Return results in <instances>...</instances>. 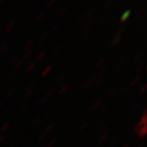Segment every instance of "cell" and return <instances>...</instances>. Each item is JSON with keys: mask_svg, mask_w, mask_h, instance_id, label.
Listing matches in <instances>:
<instances>
[{"mask_svg": "<svg viewBox=\"0 0 147 147\" xmlns=\"http://www.w3.org/2000/svg\"><path fill=\"white\" fill-rule=\"evenodd\" d=\"M109 16V13H106L105 14H103L101 20H100V23H103L104 22H106V20L107 19V17Z\"/></svg>", "mask_w": 147, "mask_h": 147, "instance_id": "ba28073f", "label": "cell"}, {"mask_svg": "<svg viewBox=\"0 0 147 147\" xmlns=\"http://www.w3.org/2000/svg\"><path fill=\"white\" fill-rule=\"evenodd\" d=\"M24 1V0H17L16 1V5H19V4H22V2Z\"/></svg>", "mask_w": 147, "mask_h": 147, "instance_id": "4fadbf2b", "label": "cell"}, {"mask_svg": "<svg viewBox=\"0 0 147 147\" xmlns=\"http://www.w3.org/2000/svg\"><path fill=\"white\" fill-rule=\"evenodd\" d=\"M114 1V0H107V2L105 3V5H104V8L105 9H108L110 7V5L113 4V2Z\"/></svg>", "mask_w": 147, "mask_h": 147, "instance_id": "8992f818", "label": "cell"}, {"mask_svg": "<svg viewBox=\"0 0 147 147\" xmlns=\"http://www.w3.org/2000/svg\"><path fill=\"white\" fill-rule=\"evenodd\" d=\"M130 14H131V11H130V10H128V11H126V12L121 16V18H120V22H121V23L125 22L126 20H127L129 19V17L130 16Z\"/></svg>", "mask_w": 147, "mask_h": 147, "instance_id": "6da1fadb", "label": "cell"}, {"mask_svg": "<svg viewBox=\"0 0 147 147\" xmlns=\"http://www.w3.org/2000/svg\"><path fill=\"white\" fill-rule=\"evenodd\" d=\"M93 13H94V8H90V9L88 10V12H87L84 15H83V16H84V18H89L90 16L92 15Z\"/></svg>", "mask_w": 147, "mask_h": 147, "instance_id": "5b68a950", "label": "cell"}, {"mask_svg": "<svg viewBox=\"0 0 147 147\" xmlns=\"http://www.w3.org/2000/svg\"><path fill=\"white\" fill-rule=\"evenodd\" d=\"M13 25H14V22H11L9 24H8V26H7V28H6V30H9L10 28H12L13 27Z\"/></svg>", "mask_w": 147, "mask_h": 147, "instance_id": "9c48e42d", "label": "cell"}, {"mask_svg": "<svg viewBox=\"0 0 147 147\" xmlns=\"http://www.w3.org/2000/svg\"><path fill=\"white\" fill-rule=\"evenodd\" d=\"M5 1H6V0H0V6L3 5L5 3Z\"/></svg>", "mask_w": 147, "mask_h": 147, "instance_id": "7c38bea8", "label": "cell"}, {"mask_svg": "<svg viewBox=\"0 0 147 147\" xmlns=\"http://www.w3.org/2000/svg\"><path fill=\"white\" fill-rule=\"evenodd\" d=\"M67 5H64L63 6L61 9H60V11H59V16H63L64 15V13L67 11Z\"/></svg>", "mask_w": 147, "mask_h": 147, "instance_id": "277c9868", "label": "cell"}, {"mask_svg": "<svg viewBox=\"0 0 147 147\" xmlns=\"http://www.w3.org/2000/svg\"><path fill=\"white\" fill-rule=\"evenodd\" d=\"M144 13V9H140L139 11L138 12V13L136 14V18H135V19L136 20V19H138L139 17H141V16L143 15Z\"/></svg>", "mask_w": 147, "mask_h": 147, "instance_id": "52a82bcc", "label": "cell"}, {"mask_svg": "<svg viewBox=\"0 0 147 147\" xmlns=\"http://www.w3.org/2000/svg\"><path fill=\"white\" fill-rule=\"evenodd\" d=\"M84 19H85V18H84V16H83V15H82V16H81V17L79 18V20H78V23H79V22H81L82 20H84Z\"/></svg>", "mask_w": 147, "mask_h": 147, "instance_id": "8fae6325", "label": "cell"}, {"mask_svg": "<svg viewBox=\"0 0 147 147\" xmlns=\"http://www.w3.org/2000/svg\"><path fill=\"white\" fill-rule=\"evenodd\" d=\"M56 2H57V0H50V1L48 2V4H47L46 10H48V11H49V9H51L52 6H53L56 4Z\"/></svg>", "mask_w": 147, "mask_h": 147, "instance_id": "3957f363", "label": "cell"}, {"mask_svg": "<svg viewBox=\"0 0 147 147\" xmlns=\"http://www.w3.org/2000/svg\"><path fill=\"white\" fill-rule=\"evenodd\" d=\"M77 1H78V0H71V4L72 5H75Z\"/></svg>", "mask_w": 147, "mask_h": 147, "instance_id": "5bb4252c", "label": "cell"}, {"mask_svg": "<svg viewBox=\"0 0 147 147\" xmlns=\"http://www.w3.org/2000/svg\"><path fill=\"white\" fill-rule=\"evenodd\" d=\"M48 12H49L48 10H45V11H42L41 13H39L37 14V16H36V22H38V20H42V19H44V18L47 15Z\"/></svg>", "mask_w": 147, "mask_h": 147, "instance_id": "7a4b0ae2", "label": "cell"}, {"mask_svg": "<svg viewBox=\"0 0 147 147\" xmlns=\"http://www.w3.org/2000/svg\"><path fill=\"white\" fill-rule=\"evenodd\" d=\"M91 22H92V19L90 18V19H88L86 22H85V23H84V27H86V26H88L90 23H91Z\"/></svg>", "mask_w": 147, "mask_h": 147, "instance_id": "30bf717a", "label": "cell"}]
</instances>
